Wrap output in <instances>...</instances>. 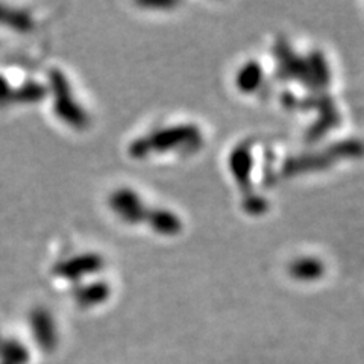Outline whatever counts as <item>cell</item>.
<instances>
[{
	"label": "cell",
	"instance_id": "obj_1",
	"mask_svg": "<svg viewBox=\"0 0 364 364\" xmlns=\"http://www.w3.org/2000/svg\"><path fill=\"white\" fill-rule=\"evenodd\" d=\"M290 275L301 281H314L325 273V264L318 258L305 257L293 261L289 267Z\"/></svg>",
	"mask_w": 364,
	"mask_h": 364
},
{
	"label": "cell",
	"instance_id": "obj_2",
	"mask_svg": "<svg viewBox=\"0 0 364 364\" xmlns=\"http://www.w3.org/2000/svg\"><path fill=\"white\" fill-rule=\"evenodd\" d=\"M147 220L151 222L152 228L156 230V232L166 234V235H175L181 231L182 228V222L179 220L178 215L166 210L152 211Z\"/></svg>",
	"mask_w": 364,
	"mask_h": 364
},
{
	"label": "cell",
	"instance_id": "obj_3",
	"mask_svg": "<svg viewBox=\"0 0 364 364\" xmlns=\"http://www.w3.org/2000/svg\"><path fill=\"white\" fill-rule=\"evenodd\" d=\"M261 67L257 63H249L245 67H242L240 73L237 76L238 88L243 91H252L258 87L261 81Z\"/></svg>",
	"mask_w": 364,
	"mask_h": 364
}]
</instances>
